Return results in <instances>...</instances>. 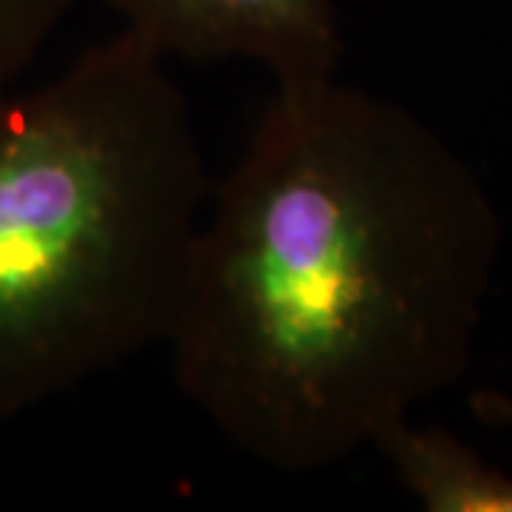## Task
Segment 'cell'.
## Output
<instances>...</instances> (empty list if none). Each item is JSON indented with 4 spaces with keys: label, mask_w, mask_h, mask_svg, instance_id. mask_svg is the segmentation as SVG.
Masks as SVG:
<instances>
[{
    "label": "cell",
    "mask_w": 512,
    "mask_h": 512,
    "mask_svg": "<svg viewBox=\"0 0 512 512\" xmlns=\"http://www.w3.org/2000/svg\"><path fill=\"white\" fill-rule=\"evenodd\" d=\"M396 476L433 512H512V476L444 430H421L410 419L376 441Z\"/></svg>",
    "instance_id": "4"
},
{
    "label": "cell",
    "mask_w": 512,
    "mask_h": 512,
    "mask_svg": "<svg viewBox=\"0 0 512 512\" xmlns=\"http://www.w3.org/2000/svg\"><path fill=\"white\" fill-rule=\"evenodd\" d=\"M208 197L188 97L128 32L0 92V424L168 342Z\"/></svg>",
    "instance_id": "2"
},
{
    "label": "cell",
    "mask_w": 512,
    "mask_h": 512,
    "mask_svg": "<svg viewBox=\"0 0 512 512\" xmlns=\"http://www.w3.org/2000/svg\"><path fill=\"white\" fill-rule=\"evenodd\" d=\"M495 259L493 202L421 117L336 77L276 89L208 197L174 382L259 464L333 467L467 370Z\"/></svg>",
    "instance_id": "1"
},
{
    "label": "cell",
    "mask_w": 512,
    "mask_h": 512,
    "mask_svg": "<svg viewBox=\"0 0 512 512\" xmlns=\"http://www.w3.org/2000/svg\"><path fill=\"white\" fill-rule=\"evenodd\" d=\"M123 32L163 60H251L276 89L336 77L342 29L333 0H106Z\"/></svg>",
    "instance_id": "3"
},
{
    "label": "cell",
    "mask_w": 512,
    "mask_h": 512,
    "mask_svg": "<svg viewBox=\"0 0 512 512\" xmlns=\"http://www.w3.org/2000/svg\"><path fill=\"white\" fill-rule=\"evenodd\" d=\"M77 0H0V92L23 80Z\"/></svg>",
    "instance_id": "5"
},
{
    "label": "cell",
    "mask_w": 512,
    "mask_h": 512,
    "mask_svg": "<svg viewBox=\"0 0 512 512\" xmlns=\"http://www.w3.org/2000/svg\"><path fill=\"white\" fill-rule=\"evenodd\" d=\"M473 413L484 424L493 427H512V393L481 390L473 396Z\"/></svg>",
    "instance_id": "6"
}]
</instances>
